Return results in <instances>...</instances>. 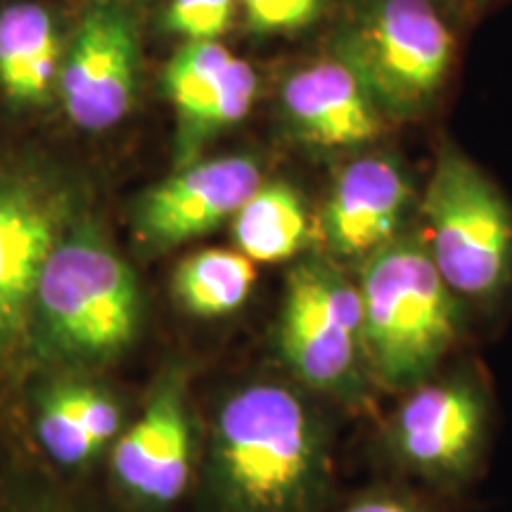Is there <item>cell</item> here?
Here are the masks:
<instances>
[{"label": "cell", "instance_id": "obj_2", "mask_svg": "<svg viewBox=\"0 0 512 512\" xmlns=\"http://www.w3.org/2000/svg\"><path fill=\"white\" fill-rule=\"evenodd\" d=\"M143 325L138 275L91 214L64 233L36 283L29 318L34 373H88L117 363Z\"/></svg>", "mask_w": 512, "mask_h": 512}, {"label": "cell", "instance_id": "obj_4", "mask_svg": "<svg viewBox=\"0 0 512 512\" xmlns=\"http://www.w3.org/2000/svg\"><path fill=\"white\" fill-rule=\"evenodd\" d=\"M275 351L285 375L318 399L354 411L373 401L361 292L332 261L311 256L287 275Z\"/></svg>", "mask_w": 512, "mask_h": 512}, {"label": "cell", "instance_id": "obj_14", "mask_svg": "<svg viewBox=\"0 0 512 512\" xmlns=\"http://www.w3.org/2000/svg\"><path fill=\"white\" fill-rule=\"evenodd\" d=\"M62 43L53 15L36 3L0 12V88L15 105H38L60 81Z\"/></svg>", "mask_w": 512, "mask_h": 512}, {"label": "cell", "instance_id": "obj_23", "mask_svg": "<svg viewBox=\"0 0 512 512\" xmlns=\"http://www.w3.org/2000/svg\"><path fill=\"white\" fill-rule=\"evenodd\" d=\"M0 512H95L55 491H22L0 501Z\"/></svg>", "mask_w": 512, "mask_h": 512}, {"label": "cell", "instance_id": "obj_20", "mask_svg": "<svg viewBox=\"0 0 512 512\" xmlns=\"http://www.w3.org/2000/svg\"><path fill=\"white\" fill-rule=\"evenodd\" d=\"M238 5V0H169L164 22L185 43L219 41L233 27Z\"/></svg>", "mask_w": 512, "mask_h": 512}, {"label": "cell", "instance_id": "obj_15", "mask_svg": "<svg viewBox=\"0 0 512 512\" xmlns=\"http://www.w3.org/2000/svg\"><path fill=\"white\" fill-rule=\"evenodd\" d=\"M235 249L254 264L290 261L311 240L309 209L287 183H261L230 219Z\"/></svg>", "mask_w": 512, "mask_h": 512}, {"label": "cell", "instance_id": "obj_17", "mask_svg": "<svg viewBox=\"0 0 512 512\" xmlns=\"http://www.w3.org/2000/svg\"><path fill=\"white\" fill-rule=\"evenodd\" d=\"M31 392V425L41 451L64 470L91 465L102 453L79 418L67 373H38Z\"/></svg>", "mask_w": 512, "mask_h": 512}, {"label": "cell", "instance_id": "obj_21", "mask_svg": "<svg viewBox=\"0 0 512 512\" xmlns=\"http://www.w3.org/2000/svg\"><path fill=\"white\" fill-rule=\"evenodd\" d=\"M245 10L249 27L261 34L294 31L318 17L323 0H238Z\"/></svg>", "mask_w": 512, "mask_h": 512}, {"label": "cell", "instance_id": "obj_7", "mask_svg": "<svg viewBox=\"0 0 512 512\" xmlns=\"http://www.w3.org/2000/svg\"><path fill=\"white\" fill-rule=\"evenodd\" d=\"M86 214L74 190L46 174L0 166V382L34 373L29 318L48 256Z\"/></svg>", "mask_w": 512, "mask_h": 512}, {"label": "cell", "instance_id": "obj_16", "mask_svg": "<svg viewBox=\"0 0 512 512\" xmlns=\"http://www.w3.org/2000/svg\"><path fill=\"white\" fill-rule=\"evenodd\" d=\"M254 283V261L238 249H200L178 264L174 294L192 316L221 318L247 304Z\"/></svg>", "mask_w": 512, "mask_h": 512}, {"label": "cell", "instance_id": "obj_9", "mask_svg": "<svg viewBox=\"0 0 512 512\" xmlns=\"http://www.w3.org/2000/svg\"><path fill=\"white\" fill-rule=\"evenodd\" d=\"M190 382L188 363H164L136 418L110 448L112 482L131 508L171 510L197 479L202 427Z\"/></svg>", "mask_w": 512, "mask_h": 512}, {"label": "cell", "instance_id": "obj_6", "mask_svg": "<svg viewBox=\"0 0 512 512\" xmlns=\"http://www.w3.org/2000/svg\"><path fill=\"white\" fill-rule=\"evenodd\" d=\"M425 245L460 299L498 297L512 278V209L494 181L448 150L422 195Z\"/></svg>", "mask_w": 512, "mask_h": 512}, {"label": "cell", "instance_id": "obj_10", "mask_svg": "<svg viewBox=\"0 0 512 512\" xmlns=\"http://www.w3.org/2000/svg\"><path fill=\"white\" fill-rule=\"evenodd\" d=\"M261 183L259 164L249 157L188 164L138 200L133 230L140 247L157 254L202 238L233 219Z\"/></svg>", "mask_w": 512, "mask_h": 512}, {"label": "cell", "instance_id": "obj_8", "mask_svg": "<svg viewBox=\"0 0 512 512\" xmlns=\"http://www.w3.org/2000/svg\"><path fill=\"white\" fill-rule=\"evenodd\" d=\"M491 430V401L475 370L437 373L401 394L382 444L399 470L458 489L477 475Z\"/></svg>", "mask_w": 512, "mask_h": 512}, {"label": "cell", "instance_id": "obj_18", "mask_svg": "<svg viewBox=\"0 0 512 512\" xmlns=\"http://www.w3.org/2000/svg\"><path fill=\"white\" fill-rule=\"evenodd\" d=\"M235 57L219 41H192L174 55L164 72V88L174 102L178 119H190L221 91L233 72Z\"/></svg>", "mask_w": 512, "mask_h": 512}, {"label": "cell", "instance_id": "obj_5", "mask_svg": "<svg viewBox=\"0 0 512 512\" xmlns=\"http://www.w3.org/2000/svg\"><path fill=\"white\" fill-rule=\"evenodd\" d=\"M453 36L439 0H351L337 60L361 79L380 114L418 117L451 69Z\"/></svg>", "mask_w": 512, "mask_h": 512}, {"label": "cell", "instance_id": "obj_22", "mask_svg": "<svg viewBox=\"0 0 512 512\" xmlns=\"http://www.w3.org/2000/svg\"><path fill=\"white\" fill-rule=\"evenodd\" d=\"M342 512H430V508L408 491L377 486L356 496L349 505H344Z\"/></svg>", "mask_w": 512, "mask_h": 512}, {"label": "cell", "instance_id": "obj_3", "mask_svg": "<svg viewBox=\"0 0 512 512\" xmlns=\"http://www.w3.org/2000/svg\"><path fill=\"white\" fill-rule=\"evenodd\" d=\"M358 292L375 387L403 394L437 375L456 347L463 316L422 233H401L361 261Z\"/></svg>", "mask_w": 512, "mask_h": 512}, {"label": "cell", "instance_id": "obj_12", "mask_svg": "<svg viewBox=\"0 0 512 512\" xmlns=\"http://www.w3.org/2000/svg\"><path fill=\"white\" fill-rule=\"evenodd\" d=\"M413 185L394 159L358 157L339 171L323 211V235L337 259L366 261L399 238Z\"/></svg>", "mask_w": 512, "mask_h": 512}, {"label": "cell", "instance_id": "obj_19", "mask_svg": "<svg viewBox=\"0 0 512 512\" xmlns=\"http://www.w3.org/2000/svg\"><path fill=\"white\" fill-rule=\"evenodd\" d=\"M256 98V74L252 64L245 60L235 62L233 72L228 74L221 91L211 98L202 110H197L190 119L181 121V136L185 157L190 147L202 145L204 140L223 128L238 124L252 110V102Z\"/></svg>", "mask_w": 512, "mask_h": 512}, {"label": "cell", "instance_id": "obj_1", "mask_svg": "<svg viewBox=\"0 0 512 512\" xmlns=\"http://www.w3.org/2000/svg\"><path fill=\"white\" fill-rule=\"evenodd\" d=\"M332 472L328 413L287 375L235 382L202 430L204 512H318Z\"/></svg>", "mask_w": 512, "mask_h": 512}, {"label": "cell", "instance_id": "obj_11", "mask_svg": "<svg viewBox=\"0 0 512 512\" xmlns=\"http://www.w3.org/2000/svg\"><path fill=\"white\" fill-rule=\"evenodd\" d=\"M136 83V27L119 5H98L81 19L62 57L64 112L83 131H105L131 110Z\"/></svg>", "mask_w": 512, "mask_h": 512}, {"label": "cell", "instance_id": "obj_13", "mask_svg": "<svg viewBox=\"0 0 512 512\" xmlns=\"http://www.w3.org/2000/svg\"><path fill=\"white\" fill-rule=\"evenodd\" d=\"M283 105L294 128L323 147L361 145L380 131V110L361 79L337 57L292 74Z\"/></svg>", "mask_w": 512, "mask_h": 512}]
</instances>
